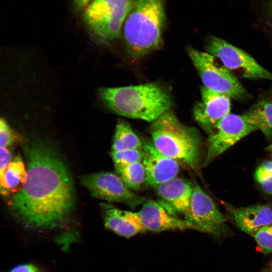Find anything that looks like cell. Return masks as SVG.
Returning <instances> with one entry per match:
<instances>
[{
    "instance_id": "obj_27",
    "label": "cell",
    "mask_w": 272,
    "mask_h": 272,
    "mask_svg": "<svg viewBox=\"0 0 272 272\" xmlns=\"http://www.w3.org/2000/svg\"><path fill=\"white\" fill-rule=\"evenodd\" d=\"M263 11L265 18L272 28V0H264Z\"/></svg>"
},
{
    "instance_id": "obj_31",
    "label": "cell",
    "mask_w": 272,
    "mask_h": 272,
    "mask_svg": "<svg viewBox=\"0 0 272 272\" xmlns=\"http://www.w3.org/2000/svg\"><path fill=\"white\" fill-rule=\"evenodd\" d=\"M271 157H272V152H271ZM271 161H272V160H271Z\"/></svg>"
},
{
    "instance_id": "obj_1",
    "label": "cell",
    "mask_w": 272,
    "mask_h": 272,
    "mask_svg": "<svg viewBox=\"0 0 272 272\" xmlns=\"http://www.w3.org/2000/svg\"><path fill=\"white\" fill-rule=\"evenodd\" d=\"M27 177L9 202L13 216L28 227L50 229L63 224L76 204L74 182L56 151L40 141L25 143Z\"/></svg>"
},
{
    "instance_id": "obj_11",
    "label": "cell",
    "mask_w": 272,
    "mask_h": 272,
    "mask_svg": "<svg viewBox=\"0 0 272 272\" xmlns=\"http://www.w3.org/2000/svg\"><path fill=\"white\" fill-rule=\"evenodd\" d=\"M147 231L194 230L197 227L185 219L178 217L175 212L163 201L146 200L138 212Z\"/></svg>"
},
{
    "instance_id": "obj_5",
    "label": "cell",
    "mask_w": 272,
    "mask_h": 272,
    "mask_svg": "<svg viewBox=\"0 0 272 272\" xmlns=\"http://www.w3.org/2000/svg\"><path fill=\"white\" fill-rule=\"evenodd\" d=\"M133 0H92L83 11V19L98 40L108 42L119 37Z\"/></svg>"
},
{
    "instance_id": "obj_8",
    "label": "cell",
    "mask_w": 272,
    "mask_h": 272,
    "mask_svg": "<svg viewBox=\"0 0 272 272\" xmlns=\"http://www.w3.org/2000/svg\"><path fill=\"white\" fill-rule=\"evenodd\" d=\"M81 184L91 195L108 202H120L134 208L143 203L146 197L139 196L129 189L116 173L100 172L82 175Z\"/></svg>"
},
{
    "instance_id": "obj_25",
    "label": "cell",
    "mask_w": 272,
    "mask_h": 272,
    "mask_svg": "<svg viewBox=\"0 0 272 272\" xmlns=\"http://www.w3.org/2000/svg\"><path fill=\"white\" fill-rule=\"evenodd\" d=\"M11 154L8 148H1L0 150V182L4 179L6 169L10 162Z\"/></svg>"
},
{
    "instance_id": "obj_23",
    "label": "cell",
    "mask_w": 272,
    "mask_h": 272,
    "mask_svg": "<svg viewBox=\"0 0 272 272\" xmlns=\"http://www.w3.org/2000/svg\"><path fill=\"white\" fill-rule=\"evenodd\" d=\"M251 236L264 253H272V224L259 228Z\"/></svg>"
},
{
    "instance_id": "obj_3",
    "label": "cell",
    "mask_w": 272,
    "mask_h": 272,
    "mask_svg": "<svg viewBox=\"0 0 272 272\" xmlns=\"http://www.w3.org/2000/svg\"><path fill=\"white\" fill-rule=\"evenodd\" d=\"M150 132L157 150L194 170L199 167L201 137L194 127L182 124L168 111L151 124Z\"/></svg>"
},
{
    "instance_id": "obj_15",
    "label": "cell",
    "mask_w": 272,
    "mask_h": 272,
    "mask_svg": "<svg viewBox=\"0 0 272 272\" xmlns=\"http://www.w3.org/2000/svg\"><path fill=\"white\" fill-rule=\"evenodd\" d=\"M158 195L175 213L185 217L189 212L193 185L189 181L175 177L153 187Z\"/></svg>"
},
{
    "instance_id": "obj_4",
    "label": "cell",
    "mask_w": 272,
    "mask_h": 272,
    "mask_svg": "<svg viewBox=\"0 0 272 272\" xmlns=\"http://www.w3.org/2000/svg\"><path fill=\"white\" fill-rule=\"evenodd\" d=\"M165 19L164 0H133L123 30L132 56L141 57L161 45Z\"/></svg>"
},
{
    "instance_id": "obj_18",
    "label": "cell",
    "mask_w": 272,
    "mask_h": 272,
    "mask_svg": "<svg viewBox=\"0 0 272 272\" xmlns=\"http://www.w3.org/2000/svg\"><path fill=\"white\" fill-rule=\"evenodd\" d=\"M27 170L21 157L18 155L9 163L2 181L0 182V192L3 196H7L10 192H17L18 187L26 180Z\"/></svg>"
},
{
    "instance_id": "obj_14",
    "label": "cell",
    "mask_w": 272,
    "mask_h": 272,
    "mask_svg": "<svg viewBox=\"0 0 272 272\" xmlns=\"http://www.w3.org/2000/svg\"><path fill=\"white\" fill-rule=\"evenodd\" d=\"M105 227L116 234L130 238L147 231L139 212L124 211L108 203L101 205Z\"/></svg>"
},
{
    "instance_id": "obj_7",
    "label": "cell",
    "mask_w": 272,
    "mask_h": 272,
    "mask_svg": "<svg viewBox=\"0 0 272 272\" xmlns=\"http://www.w3.org/2000/svg\"><path fill=\"white\" fill-rule=\"evenodd\" d=\"M207 52L218 58L236 78L272 81V74L250 54L221 38L212 36L206 44Z\"/></svg>"
},
{
    "instance_id": "obj_21",
    "label": "cell",
    "mask_w": 272,
    "mask_h": 272,
    "mask_svg": "<svg viewBox=\"0 0 272 272\" xmlns=\"http://www.w3.org/2000/svg\"><path fill=\"white\" fill-rule=\"evenodd\" d=\"M110 155L114 166H121L142 161L144 158V151L143 149L111 151Z\"/></svg>"
},
{
    "instance_id": "obj_19",
    "label": "cell",
    "mask_w": 272,
    "mask_h": 272,
    "mask_svg": "<svg viewBox=\"0 0 272 272\" xmlns=\"http://www.w3.org/2000/svg\"><path fill=\"white\" fill-rule=\"evenodd\" d=\"M143 142L126 121L119 120L116 126L111 151L141 149Z\"/></svg>"
},
{
    "instance_id": "obj_24",
    "label": "cell",
    "mask_w": 272,
    "mask_h": 272,
    "mask_svg": "<svg viewBox=\"0 0 272 272\" xmlns=\"http://www.w3.org/2000/svg\"><path fill=\"white\" fill-rule=\"evenodd\" d=\"M0 139L1 148H8L20 140L19 135L2 118L0 121Z\"/></svg>"
},
{
    "instance_id": "obj_13",
    "label": "cell",
    "mask_w": 272,
    "mask_h": 272,
    "mask_svg": "<svg viewBox=\"0 0 272 272\" xmlns=\"http://www.w3.org/2000/svg\"><path fill=\"white\" fill-rule=\"evenodd\" d=\"M143 142L142 162L146 171V183L153 187L176 177L179 171V162L160 152L152 141Z\"/></svg>"
},
{
    "instance_id": "obj_6",
    "label": "cell",
    "mask_w": 272,
    "mask_h": 272,
    "mask_svg": "<svg viewBox=\"0 0 272 272\" xmlns=\"http://www.w3.org/2000/svg\"><path fill=\"white\" fill-rule=\"evenodd\" d=\"M203 86L213 91L237 100L247 98L249 95L238 79L213 55L193 48L188 50Z\"/></svg>"
},
{
    "instance_id": "obj_26",
    "label": "cell",
    "mask_w": 272,
    "mask_h": 272,
    "mask_svg": "<svg viewBox=\"0 0 272 272\" xmlns=\"http://www.w3.org/2000/svg\"><path fill=\"white\" fill-rule=\"evenodd\" d=\"M11 272H39L37 267L32 264H23L14 267Z\"/></svg>"
},
{
    "instance_id": "obj_29",
    "label": "cell",
    "mask_w": 272,
    "mask_h": 272,
    "mask_svg": "<svg viewBox=\"0 0 272 272\" xmlns=\"http://www.w3.org/2000/svg\"><path fill=\"white\" fill-rule=\"evenodd\" d=\"M265 150L268 152H272V144L266 147Z\"/></svg>"
},
{
    "instance_id": "obj_16",
    "label": "cell",
    "mask_w": 272,
    "mask_h": 272,
    "mask_svg": "<svg viewBox=\"0 0 272 272\" xmlns=\"http://www.w3.org/2000/svg\"><path fill=\"white\" fill-rule=\"evenodd\" d=\"M234 223L251 236L259 228L272 224V208L269 205H255L237 208L226 205Z\"/></svg>"
},
{
    "instance_id": "obj_28",
    "label": "cell",
    "mask_w": 272,
    "mask_h": 272,
    "mask_svg": "<svg viewBox=\"0 0 272 272\" xmlns=\"http://www.w3.org/2000/svg\"><path fill=\"white\" fill-rule=\"evenodd\" d=\"M92 0H73V3L77 12L83 11Z\"/></svg>"
},
{
    "instance_id": "obj_22",
    "label": "cell",
    "mask_w": 272,
    "mask_h": 272,
    "mask_svg": "<svg viewBox=\"0 0 272 272\" xmlns=\"http://www.w3.org/2000/svg\"><path fill=\"white\" fill-rule=\"evenodd\" d=\"M254 177L262 189L272 194V161H265L256 170Z\"/></svg>"
},
{
    "instance_id": "obj_10",
    "label": "cell",
    "mask_w": 272,
    "mask_h": 272,
    "mask_svg": "<svg viewBox=\"0 0 272 272\" xmlns=\"http://www.w3.org/2000/svg\"><path fill=\"white\" fill-rule=\"evenodd\" d=\"M184 219L196 225L199 231L213 234L220 233L225 226L224 216L197 184L193 185L189 210Z\"/></svg>"
},
{
    "instance_id": "obj_12",
    "label": "cell",
    "mask_w": 272,
    "mask_h": 272,
    "mask_svg": "<svg viewBox=\"0 0 272 272\" xmlns=\"http://www.w3.org/2000/svg\"><path fill=\"white\" fill-rule=\"evenodd\" d=\"M200 92L201 100L195 105L193 115L200 127L210 134L216 124L230 113L231 98L204 86Z\"/></svg>"
},
{
    "instance_id": "obj_2",
    "label": "cell",
    "mask_w": 272,
    "mask_h": 272,
    "mask_svg": "<svg viewBox=\"0 0 272 272\" xmlns=\"http://www.w3.org/2000/svg\"><path fill=\"white\" fill-rule=\"evenodd\" d=\"M98 95L113 112L152 122L169 111L172 103L169 93L154 83L101 88Z\"/></svg>"
},
{
    "instance_id": "obj_17",
    "label": "cell",
    "mask_w": 272,
    "mask_h": 272,
    "mask_svg": "<svg viewBox=\"0 0 272 272\" xmlns=\"http://www.w3.org/2000/svg\"><path fill=\"white\" fill-rule=\"evenodd\" d=\"M243 115L257 130L264 135H272V102L261 100L252 105Z\"/></svg>"
},
{
    "instance_id": "obj_20",
    "label": "cell",
    "mask_w": 272,
    "mask_h": 272,
    "mask_svg": "<svg viewBox=\"0 0 272 272\" xmlns=\"http://www.w3.org/2000/svg\"><path fill=\"white\" fill-rule=\"evenodd\" d=\"M116 174L132 190L139 189L146 183V174L142 161L115 167Z\"/></svg>"
},
{
    "instance_id": "obj_9",
    "label": "cell",
    "mask_w": 272,
    "mask_h": 272,
    "mask_svg": "<svg viewBox=\"0 0 272 272\" xmlns=\"http://www.w3.org/2000/svg\"><path fill=\"white\" fill-rule=\"evenodd\" d=\"M256 130L243 114L230 113L224 117L209 134L203 166L210 164L239 140Z\"/></svg>"
},
{
    "instance_id": "obj_30",
    "label": "cell",
    "mask_w": 272,
    "mask_h": 272,
    "mask_svg": "<svg viewBox=\"0 0 272 272\" xmlns=\"http://www.w3.org/2000/svg\"><path fill=\"white\" fill-rule=\"evenodd\" d=\"M270 272H272V264H271V266Z\"/></svg>"
}]
</instances>
